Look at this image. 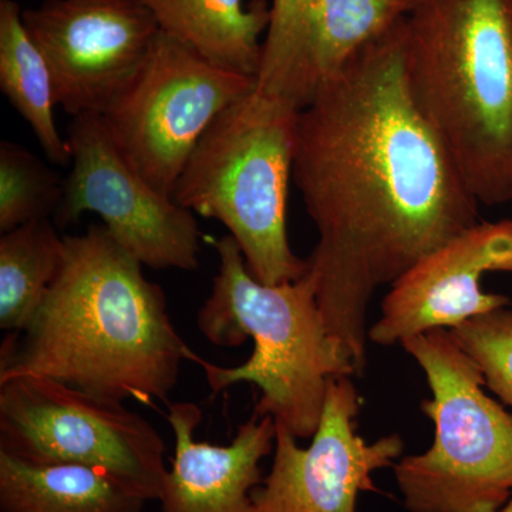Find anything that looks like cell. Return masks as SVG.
Wrapping results in <instances>:
<instances>
[{
  "mask_svg": "<svg viewBox=\"0 0 512 512\" xmlns=\"http://www.w3.org/2000/svg\"><path fill=\"white\" fill-rule=\"evenodd\" d=\"M406 19L299 111L292 180L319 234L309 274L357 376L377 289L478 222L480 202L410 90Z\"/></svg>",
  "mask_w": 512,
  "mask_h": 512,
  "instance_id": "1",
  "label": "cell"
},
{
  "mask_svg": "<svg viewBox=\"0 0 512 512\" xmlns=\"http://www.w3.org/2000/svg\"><path fill=\"white\" fill-rule=\"evenodd\" d=\"M64 239L62 268L39 309L3 340L0 380L42 376L116 402H168L195 352L171 322L163 289L103 224Z\"/></svg>",
  "mask_w": 512,
  "mask_h": 512,
  "instance_id": "2",
  "label": "cell"
},
{
  "mask_svg": "<svg viewBox=\"0 0 512 512\" xmlns=\"http://www.w3.org/2000/svg\"><path fill=\"white\" fill-rule=\"evenodd\" d=\"M407 73L468 190L512 202V0H414Z\"/></svg>",
  "mask_w": 512,
  "mask_h": 512,
  "instance_id": "3",
  "label": "cell"
},
{
  "mask_svg": "<svg viewBox=\"0 0 512 512\" xmlns=\"http://www.w3.org/2000/svg\"><path fill=\"white\" fill-rule=\"evenodd\" d=\"M218 274L197 315L204 338L220 348H237L247 339L254 350L247 362L222 367L201 359L211 392L252 383L261 392L254 416L274 417L296 439H311L322 417L332 380L357 376L355 363L330 333L311 274L281 285L261 284L249 272L237 241H215Z\"/></svg>",
  "mask_w": 512,
  "mask_h": 512,
  "instance_id": "4",
  "label": "cell"
},
{
  "mask_svg": "<svg viewBox=\"0 0 512 512\" xmlns=\"http://www.w3.org/2000/svg\"><path fill=\"white\" fill-rule=\"evenodd\" d=\"M298 119L299 110L252 90L208 128L173 192L185 210L228 229L249 272L265 285L298 281L309 271L286 232Z\"/></svg>",
  "mask_w": 512,
  "mask_h": 512,
  "instance_id": "5",
  "label": "cell"
},
{
  "mask_svg": "<svg viewBox=\"0 0 512 512\" xmlns=\"http://www.w3.org/2000/svg\"><path fill=\"white\" fill-rule=\"evenodd\" d=\"M431 392L433 446L394 464L409 512H501L512 497V414L484 392L483 372L451 329L404 340Z\"/></svg>",
  "mask_w": 512,
  "mask_h": 512,
  "instance_id": "6",
  "label": "cell"
},
{
  "mask_svg": "<svg viewBox=\"0 0 512 512\" xmlns=\"http://www.w3.org/2000/svg\"><path fill=\"white\" fill-rule=\"evenodd\" d=\"M0 451L106 471L148 501H160L168 471L164 441L143 416L42 376L0 380Z\"/></svg>",
  "mask_w": 512,
  "mask_h": 512,
  "instance_id": "7",
  "label": "cell"
},
{
  "mask_svg": "<svg viewBox=\"0 0 512 512\" xmlns=\"http://www.w3.org/2000/svg\"><path fill=\"white\" fill-rule=\"evenodd\" d=\"M254 89V77L221 69L160 30L140 70L101 119L138 173L173 197L208 128Z\"/></svg>",
  "mask_w": 512,
  "mask_h": 512,
  "instance_id": "8",
  "label": "cell"
},
{
  "mask_svg": "<svg viewBox=\"0 0 512 512\" xmlns=\"http://www.w3.org/2000/svg\"><path fill=\"white\" fill-rule=\"evenodd\" d=\"M67 143L72 170L64 178L57 224L94 212L111 237L143 266L194 271L202 234L191 211L143 177L111 138L100 114L73 117Z\"/></svg>",
  "mask_w": 512,
  "mask_h": 512,
  "instance_id": "9",
  "label": "cell"
},
{
  "mask_svg": "<svg viewBox=\"0 0 512 512\" xmlns=\"http://www.w3.org/2000/svg\"><path fill=\"white\" fill-rule=\"evenodd\" d=\"M23 23L70 116L103 114L133 80L160 33L141 0H45Z\"/></svg>",
  "mask_w": 512,
  "mask_h": 512,
  "instance_id": "10",
  "label": "cell"
},
{
  "mask_svg": "<svg viewBox=\"0 0 512 512\" xmlns=\"http://www.w3.org/2000/svg\"><path fill=\"white\" fill-rule=\"evenodd\" d=\"M360 399L350 377L332 380L311 446L276 424L274 463L252 491L258 512H356L360 493H375L373 474L403 453L397 434L367 443L356 433Z\"/></svg>",
  "mask_w": 512,
  "mask_h": 512,
  "instance_id": "11",
  "label": "cell"
},
{
  "mask_svg": "<svg viewBox=\"0 0 512 512\" xmlns=\"http://www.w3.org/2000/svg\"><path fill=\"white\" fill-rule=\"evenodd\" d=\"M414 0H272L255 92L301 111Z\"/></svg>",
  "mask_w": 512,
  "mask_h": 512,
  "instance_id": "12",
  "label": "cell"
},
{
  "mask_svg": "<svg viewBox=\"0 0 512 512\" xmlns=\"http://www.w3.org/2000/svg\"><path fill=\"white\" fill-rule=\"evenodd\" d=\"M512 256V220L477 222L404 272L382 302L369 342L392 346L434 329H456L467 320L510 305L481 289V276Z\"/></svg>",
  "mask_w": 512,
  "mask_h": 512,
  "instance_id": "13",
  "label": "cell"
},
{
  "mask_svg": "<svg viewBox=\"0 0 512 512\" xmlns=\"http://www.w3.org/2000/svg\"><path fill=\"white\" fill-rule=\"evenodd\" d=\"M201 417L195 403L168 404L175 451L160 497L163 512H258L252 491L262 483L261 461L275 448L274 417L252 414L228 446L195 440Z\"/></svg>",
  "mask_w": 512,
  "mask_h": 512,
  "instance_id": "14",
  "label": "cell"
},
{
  "mask_svg": "<svg viewBox=\"0 0 512 512\" xmlns=\"http://www.w3.org/2000/svg\"><path fill=\"white\" fill-rule=\"evenodd\" d=\"M161 32L190 47L208 62L256 77L261 64V36L269 25L268 3L252 0H141Z\"/></svg>",
  "mask_w": 512,
  "mask_h": 512,
  "instance_id": "15",
  "label": "cell"
},
{
  "mask_svg": "<svg viewBox=\"0 0 512 512\" xmlns=\"http://www.w3.org/2000/svg\"><path fill=\"white\" fill-rule=\"evenodd\" d=\"M143 494L106 471L0 451V512H141Z\"/></svg>",
  "mask_w": 512,
  "mask_h": 512,
  "instance_id": "16",
  "label": "cell"
},
{
  "mask_svg": "<svg viewBox=\"0 0 512 512\" xmlns=\"http://www.w3.org/2000/svg\"><path fill=\"white\" fill-rule=\"evenodd\" d=\"M15 0H0V89L32 128L52 163H70L67 138L55 120V80L45 56L33 42Z\"/></svg>",
  "mask_w": 512,
  "mask_h": 512,
  "instance_id": "17",
  "label": "cell"
},
{
  "mask_svg": "<svg viewBox=\"0 0 512 512\" xmlns=\"http://www.w3.org/2000/svg\"><path fill=\"white\" fill-rule=\"evenodd\" d=\"M66 252L49 218L0 237V329L19 333L28 326L59 275Z\"/></svg>",
  "mask_w": 512,
  "mask_h": 512,
  "instance_id": "18",
  "label": "cell"
},
{
  "mask_svg": "<svg viewBox=\"0 0 512 512\" xmlns=\"http://www.w3.org/2000/svg\"><path fill=\"white\" fill-rule=\"evenodd\" d=\"M64 180L28 148L0 143V231L8 232L55 215Z\"/></svg>",
  "mask_w": 512,
  "mask_h": 512,
  "instance_id": "19",
  "label": "cell"
},
{
  "mask_svg": "<svg viewBox=\"0 0 512 512\" xmlns=\"http://www.w3.org/2000/svg\"><path fill=\"white\" fill-rule=\"evenodd\" d=\"M451 332L476 360L485 386L512 407V309L476 316Z\"/></svg>",
  "mask_w": 512,
  "mask_h": 512,
  "instance_id": "20",
  "label": "cell"
},
{
  "mask_svg": "<svg viewBox=\"0 0 512 512\" xmlns=\"http://www.w3.org/2000/svg\"><path fill=\"white\" fill-rule=\"evenodd\" d=\"M495 272H512V256L504 261L503 264L498 265L497 271Z\"/></svg>",
  "mask_w": 512,
  "mask_h": 512,
  "instance_id": "21",
  "label": "cell"
},
{
  "mask_svg": "<svg viewBox=\"0 0 512 512\" xmlns=\"http://www.w3.org/2000/svg\"><path fill=\"white\" fill-rule=\"evenodd\" d=\"M501 512H512V497L511 500L508 501V504L505 505V507L503 508V511Z\"/></svg>",
  "mask_w": 512,
  "mask_h": 512,
  "instance_id": "22",
  "label": "cell"
}]
</instances>
